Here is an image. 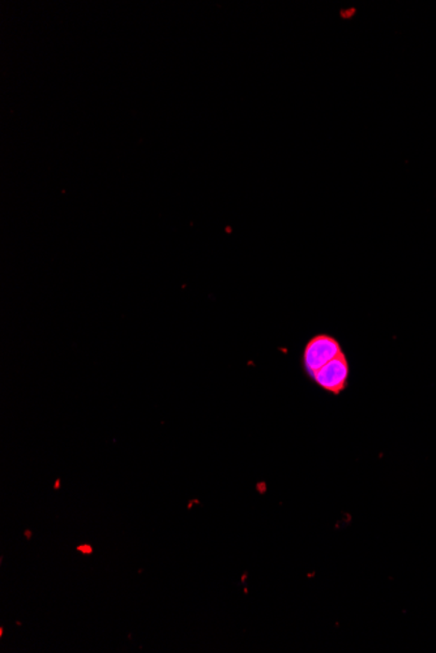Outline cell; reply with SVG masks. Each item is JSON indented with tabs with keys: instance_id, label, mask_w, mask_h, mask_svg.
Masks as SVG:
<instances>
[{
	"instance_id": "cell-2",
	"label": "cell",
	"mask_w": 436,
	"mask_h": 653,
	"mask_svg": "<svg viewBox=\"0 0 436 653\" xmlns=\"http://www.w3.org/2000/svg\"><path fill=\"white\" fill-rule=\"evenodd\" d=\"M350 376V367L346 355L340 354L325 364L322 370H317L315 375L311 377L314 382L319 386L322 390L327 391L329 394L338 396L345 390L348 386Z\"/></svg>"
},
{
	"instance_id": "cell-1",
	"label": "cell",
	"mask_w": 436,
	"mask_h": 653,
	"mask_svg": "<svg viewBox=\"0 0 436 653\" xmlns=\"http://www.w3.org/2000/svg\"><path fill=\"white\" fill-rule=\"evenodd\" d=\"M343 347H341L337 338L325 334V332L314 335L305 343L304 355H302L305 372L311 379L317 370H322L325 364L334 360L336 356L343 354Z\"/></svg>"
}]
</instances>
